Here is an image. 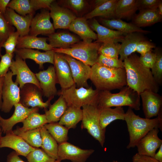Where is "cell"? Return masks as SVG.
Segmentation results:
<instances>
[{"mask_svg":"<svg viewBox=\"0 0 162 162\" xmlns=\"http://www.w3.org/2000/svg\"><path fill=\"white\" fill-rule=\"evenodd\" d=\"M91 67L90 79L98 91H110L127 85L124 68H109L98 63Z\"/></svg>","mask_w":162,"mask_h":162,"instance_id":"cell-2","label":"cell"},{"mask_svg":"<svg viewBox=\"0 0 162 162\" xmlns=\"http://www.w3.org/2000/svg\"><path fill=\"white\" fill-rule=\"evenodd\" d=\"M3 44L0 41V57L2 56L1 55V50L2 47V45Z\"/></svg>","mask_w":162,"mask_h":162,"instance_id":"cell-60","label":"cell"},{"mask_svg":"<svg viewBox=\"0 0 162 162\" xmlns=\"http://www.w3.org/2000/svg\"><path fill=\"white\" fill-rule=\"evenodd\" d=\"M22 123V126L16 129L20 131H25L39 128L48 123L45 114H41L38 112L31 113Z\"/></svg>","mask_w":162,"mask_h":162,"instance_id":"cell-36","label":"cell"},{"mask_svg":"<svg viewBox=\"0 0 162 162\" xmlns=\"http://www.w3.org/2000/svg\"><path fill=\"white\" fill-rule=\"evenodd\" d=\"M112 162H118V161H117V160H114Z\"/></svg>","mask_w":162,"mask_h":162,"instance_id":"cell-61","label":"cell"},{"mask_svg":"<svg viewBox=\"0 0 162 162\" xmlns=\"http://www.w3.org/2000/svg\"><path fill=\"white\" fill-rule=\"evenodd\" d=\"M26 157L28 162H54L56 160L39 148H35Z\"/></svg>","mask_w":162,"mask_h":162,"instance_id":"cell-41","label":"cell"},{"mask_svg":"<svg viewBox=\"0 0 162 162\" xmlns=\"http://www.w3.org/2000/svg\"><path fill=\"white\" fill-rule=\"evenodd\" d=\"M97 63L106 67L112 68H124L123 61L118 58H114L99 54Z\"/></svg>","mask_w":162,"mask_h":162,"instance_id":"cell-44","label":"cell"},{"mask_svg":"<svg viewBox=\"0 0 162 162\" xmlns=\"http://www.w3.org/2000/svg\"><path fill=\"white\" fill-rule=\"evenodd\" d=\"M52 104L49 110H45V114L48 123L57 122L64 114L68 107L67 104L62 95Z\"/></svg>","mask_w":162,"mask_h":162,"instance_id":"cell-34","label":"cell"},{"mask_svg":"<svg viewBox=\"0 0 162 162\" xmlns=\"http://www.w3.org/2000/svg\"><path fill=\"white\" fill-rule=\"evenodd\" d=\"M4 77H0V110H1L2 104V94Z\"/></svg>","mask_w":162,"mask_h":162,"instance_id":"cell-56","label":"cell"},{"mask_svg":"<svg viewBox=\"0 0 162 162\" xmlns=\"http://www.w3.org/2000/svg\"><path fill=\"white\" fill-rule=\"evenodd\" d=\"M139 0H118L115 10L116 19H130L138 10Z\"/></svg>","mask_w":162,"mask_h":162,"instance_id":"cell-30","label":"cell"},{"mask_svg":"<svg viewBox=\"0 0 162 162\" xmlns=\"http://www.w3.org/2000/svg\"><path fill=\"white\" fill-rule=\"evenodd\" d=\"M156 55L154 52L150 51L141 55L139 60L141 64L145 67L150 69L153 66L156 60Z\"/></svg>","mask_w":162,"mask_h":162,"instance_id":"cell-47","label":"cell"},{"mask_svg":"<svg viewBox=\"0 0 162 162\" xmlns=\"http://www.w3.org/2000/svg\"><path fill=\"white\" fill-rule=\"evenodd\" d=\"M5 134L2 137L0 148L6 147L11 148L19 155L26 157L35 148L29 145L21 137L15 134L13 131Z\"/></svg>","mask_w":162,"mask_h":162,"instance_id":"cell-19","label":"cell"},{"mask_svg":"<svg viewBox=\"0 0 162 162\" xmlns=\"http://www.w3.org/2000/svg\"><path fill=\"white\" fill-rule=\"evenodd\" d=\"M146 40L143 34L137 32L127 34L121 42L119 59L124 60L136 52V47L140 41Z\"/></svg>","mask_w":162,"mask_h":162,"instance_id":"cell-24","label":"cell"},{"mask_svg":"<svg viewBox=\"0 0 162 162\" xmlns=\"http://www.w3.org/2000/svg\"><path fill=\"white\" fill-rule=\"evenodd\" d=\"M64 56L69 65L76 87L88 88L87 81L90 79L91 67L67 55Z\"/></svg>","mask_w":162,"mask_h":162,"instance_id":"cell-13","label":"cell"},{"mask_svg":"<svg viewBox=\"0 0 162 162\" xmlns=\"http://www.w3.org/2000/svg\"><path fill=\"white\" fill-rule=\"evenodd\" d=\"M35 75L44 97L48 99L54 98L58 94L56 86L57 80L54 66L50 65L46 70L40 71Z\"/></svg>","mask_w":162,"mask_h":162,"instance_id":"cell-14","label":"cell"},{"mask_svg":"<svg viewBox=\"0 0 162 162\" xmlns=\"http://www.w3.org/2000/svg\"><path fill=\"white\" fill-rule=\"evenodd\" d=\"M162 16L157 9L142 10L134 17L132 23L140 28L149 26L160 22Z\"/></svg>","mask_w":162,"mask_h":162,"instance_id":"cell-29","label":"cell"},{"mask_svg":"<svg viewBox=\"0 0 162 162\" xmlns=\"http://www.w3.org/2000/svg\"><path fill=\"white\" fill-rule=\"evenodd\" d=\"M44 126L58 144L67 142L69 129L64 126L57 122L48 123Z\"/></svg>","mask_w":162,"mask_h":162,"instance_id":"cell-37","label":"cell"},{"mask_svg":"<svg viewBox=\"0 0 162 162\" xmlns=\"http://www.w3.org/2000/svg\"><path fill=\"white\" fill-rule=\"evenodd\" d=\"M7 8H10L18 14L25 16L30 14H34L30 0H12L9 3Z\"/></svg>","mask_w":162,"mask_h":162,"instance_id":"cell-39","label":"cell"},{"mask_svg":"<svg viewBox=\"0 0 162 162\" xmlns=\"http://www.w3.org/2000/svg\"><path fill=\"white\" fill-rule=\"evenodd\" d=\"M50 18V12L44 9L38 13L32 20L29 35L35 36L40 34L48 36L55 32Z\"/></svg>","mask_w":162,"mask_h":162,"instance_id":"cell-16","label":"cell"},{"mask_svg":"<svg viewBox=\"0 0 162 162\" xmlns=\"http://www.w3.org/2000/svg\"><path fill=\"white\" fill-rule=\"evenodd\" d=\"M15 52L24 60L28 59L33 60L39 65L40 69L43 68L46 63L54 64L55 52L53 49L42 52L32 49L16 48Z\"/></svg>","mask_w":162,"mask_h":162,"instance_id":"cell-22","label":"cell"},{"mask_svg":"<svg viewBox=\"0 0 162 162\" xmlns=\"http://www.w3.org/2000/svg\"><path fill=\"white\" fill-rule=\"evenodd\" d=\"M15 110L12 116L9 118L5 119L0 114V124L3 132L4 134L13 131L14 126L16 124L22 122L32 113L38 112V107L27 108L23 106L20 102L14 105Z\"/></svg>","mask_w":162,"mask_h":162,"instance_id":"cell-15","label":"cell"},{"mask_svg":"<svg viewBox=\"0 0 162 162\" xmlns=\"http://www.w3.org/2000/svg\"><path fill=\"white\" fill-rule=\"evenodd\" d=\"M94 151L93 149H82L66 142L58 144L56 160L61 161L67 160L72 162H86Z\"/></svg>","mask_w":162,"mask_h":162,"instance_id":"cell-11","label":"cell"},{"mask_svg":"<svg viewBox=\"0 0 162 162\" xmlns=\"http://www.w3.org/2000/svg\"><path fill=\"white\" fill-rule=\"evenodd\" d=\"M83 118L81 125L82 129H86L88 133L98 141L102 147L105 141L106 130L100 128L99 116L100 110L97 106L86 105L82 107Z\"/></svg>","mask_w":162,"mask_h":162,"instance_id":"cell-7","label":"cell"},{"mask_svg":"<svg viewBox=\"0 0 162 162\" xmlns=\"http://www.w3.org/2000/svg\"><path fill=\"white\" fill-rule=\"evenodd\" d=\"M34 14H30L25 16H22L13 10L7 8L4 16L8 22L16 28L20 36H22L29 34Z\"/></svg>","mask_w":162,"mask_h":162,"instance_id":"cell-21","label":"cell"},{"mask_svg":"<svg viewBox=\"0 0 162 162\" xmlns=\"http://www.w3.org/2000/svg\"><path fill=\"white\" fill-rule=\"evenodd\" d=\"M9 70L13 76L16 75L15 82L18 85L20 89L26 84L32 83L41 89L35 74L31 70L25 60L17 55L16 54L15 60H13Z\"/></svg>","mask_w":162,"mask_h":162,"instance_id":"cell-10","label":"cell"},{"mask_svg":"<svg viewBox=\"0 0 162 162\" xmlns=\"http://www.w3.org/2000/svg\"><path fill=\"white\" fill-rule=\"evenodd\" d=\"M118 0H107L101 5L94 8L91 11L87 14L85 18L90 19L96 16L103 19H116L115 10Z\"/></svg>","mask_w":162,"mask_h":162,"instance_id":"cell-32","label":"cell"},{"mask_svg":"<svg viewBox=\"0 0 162 162\" xmlns=\"http://www.w3.org/2000/svg\"><path fill=\"white\" fill-rule=\"evenodd\" d=\"M83 118L82 109L74 106H68L61 117L58 123L68 129H74Z\"/></svg>","mask_w":162,"mask_h":162,"instance_id":"cell-33","label":"cell"},{"mask_svg":"<svg viewBox=\"0 0 162 162\" xmlns=\"http://www.w3.org/2000/svg\"><path fill=\"white\" fill-rule=\"evenodd\" d=\"M90 27L92 30L95 31L97 33V39L96 42L103 43H121L127 34L102 26L95 19L92 21Z\"/></svg>","mask_w":162,"mask_h":162,"instance_id":"cell-23","label":"cell"},{"mask_svg":"<svg viewBox=\"0 0 162 162\" xmlns=\"http://www.w3.org/2000/svg\"><path fill=\"white\" fill-rule=\"evenodd\" d=\"M102 24L104 26L109 29H115L116 30L126 34L137 32L143 34L150 32L139 27L132 23H129L118 19H102Z\"/></svg>","mask_w":162,"mask_h":162,"instance_id":"cell-28","label":"cell"},{"mask_svg":"<svg viewBox=\"0 0 162 162\" xmlns=\"http://www.w3.org/2000/svg\"><path fill=\"white\" fill-rule=\"evenodd\" d=\"M132 162H159L154 158L141 155L137 153L133 156Z\"/></svg>","mask_w":162,"mask_h":162,"instance_id":"cell-51","label":"cell"},{"mask_svg":"<svg viewBox=\"0 0 162 162\" xmlns=\"http://www.w3.org/2000/svg\"><path fill=\"white\" fill-rule=\"evenodd\" d=\"M107 0H96L94 2V8L103 4Z\"/></svg>","mask_w":162,"mask_h":162,"instance_id":"cell-57","label":"cell"},{"mask_svg":"<svg viewBox=\"0 0 162 162\" xmlns=\"http://www.w3.org/2000/svg\"><path fill=\"white\" fill-rule=\"evenodd\" d=\"M158 127L150 130L139 142L136 147L138 153L141 155L154 157L156 151L162 144V140L158 136Z\"/></svg>","mask_w":162,"mask_h":162,"instance_id":"cell-18","label":"cell"},{"mask_svg":"<svg viewBox=\"0 0 162 162\" xmlns=\"http://www.w3.org/2000/svg\"><path fill=\"white\" fill-rule=\"evenodd\" d=\"M124 120L129 134L128 149L136 147L140 140L153 128L157 127L159 129L160 128V122L157 117L152 119L141 118L136 115L130 107L125 113Z\"/></svg>","mask_w":162,"mask_h":162,"instance_id":"cell-4","label":"cell"},{"mask_svg":"<svg viewBox=\"0 0 162 162\" xmlns=\"http://www.w3.org/2000/svg\"><path fill=\"white\" fill-rule=\"evenodd\" d=\"M119 92L112 93L109 91H99L97 106L100 110L112 107L128 106L136 110L140 109V96L137 92L127 86Z\"/></svg>","mask_w":162,"mask_h":162,"instance_id":"cell-3","label":"cell"},{"mask_svg":"<svg viewBox=\"0 0 162 162\" xmlns=\"http://www.w3.org/2000/svg\"><path fill=\"white\" fill-rule=\"evenodd\" d=\"M100 45L98 42H79L66 49H53L55 52L64 54L92 67L97 63Z\"/></svg>","mask_w":162,"mask_h":162,"instance_id":"cell-6","label":"cell"},{"mask_svg":"<svg viewBox=\"0 0 162 162\" xmlns=\"http://www.w3.org/2000/svg\"><path fill=\"white\" fill-rule=\"evenodd\" d=\"M154 52L156 58L151 71L156 82L159 86H161L162 84V52L158 49H156Z\"/></svg>","mask_w":162,"mask_h":162,"instance_id":"cell-42","label":"cell"},{"mask_svg":"<svg viewBox=\"0 0 162 162\" xmlns=\"http://www.w3.org/2000/svg\"><path fill=\"white\" fill-rule=\"evenodd\" d=\"M125 112L122 107L114 108L107 107L100 110V124L102 130H106V127L113 121L116 120H124Z\"/></svg>","mask_w":162,"mask_h":162,"instance_id":"cell-31","label":"cell"},{"mask_svg":"<svg viewBox=\"0 0 162 162\" xmlns=\"http://www.w3.org/2000/svg\"><path fill=\"white\" fill-rule=\"evenodd\" d=\"M39 128L42 141L41 148L49 156L56 160L58 144L44 126Z\"/></svg>","mask_w":162,"mask_h":162,"instance_id":"cell-35","label":"cell"},{"mask_svg":"<svg viewBox=\"0 0 162 162\" xmlns=\"http://www.w3.org/2000/svg\"><path fill=\"white\" fill-rule=\"evenodd\" d=\"M127 85L140 94L146 90L158 93L159 86L155 80L150 69L141 63L139 57L133 53L123 61Z\"/></svg>","mask_w":162,"mask_h":162,"instance_id":"cell-1","label":"cell"},{"mask_svg":"<svg viewBox=\"0 0 162 162\" xmlns=\"http://www.w3.org/2000/svg\"><path fill=\"white\" fill-rule=\"evenodd\" d=\"M3 130L0 124V144L1 141V140L2 137V133H3Z\"/></svg>","mask_w":162,"mask_h":162,"instance_id":"cell-59","label":"cell"},{"mask_svg":"<svg viewBox=\"0 0 162 162\" xmlns=\"http://www.w3.org/2000/svg\"><path fill=\"white\" fill-rule=\"evenodd\" d=\"M153 158L159 162H162V144L160 146L158 151L155 154Z\"/></svg>","mask_w":162,"mask_h":162,"instance_id":"cell-55","label":"cell"},{"mask_svg":"<svg viewBox=\"0 0 162 162\" xmlns=\"http://www.w3.org/2000/svg\"><path fill=\"white\" fill-rule=\"evenodd\" d=\"M53 65L57 83L62 89L68 88L75 84L69 65L63 54L55 52Z\"/></svg>","mask_w":162,"mask_h":162,"instance_id":"cell-12","label":"cell"},{"mask_svg":"<svg viewBox=\"0 0 162 162\" xmlns=\"http://www.w3.org/2000/svg\"><path fill=\"white\" fill-rule=\"evenodd\" d=\"M49 9L55 29H68L71 23L76 18L69 10L61 7L55 1L52 3Z\"/></svg>","mask_w":162,"mask_h":162,"instance_id":"cell-20","label":"cell"},{"mask_svg":"<svg viewBox=\"0 0 162 162\" xmlns=\"http://www.w3.org/2000/svg\"><path fill=\"white\" fill-rule=\"evenodd\" d=\"M14 151L10 152L8 155L6 162H26L24 161Z\"/></svg>","mask_w":162,"mask_h":162,"instance_id":"cell-53","label":"cell"},{"mask_svg":"<svg viewBox=\"0 0 162 162\" xmlns=\"http://www.w3.org/2000/svg\"><path fill=\"white\" fill-rule=\"evenodd\" d=\"M13 131L30 146L34 148H41L42 141L39 128L23 131L15 129Z\"/></svg>","mask_w":162,"mask_h":162,"instance_id":"cell-38","label":"cell"},{"mask_svg":"<svg viewBox=\"0 0 162 162\" xmlns=\"http://www.w3.org/2000/svg\"><path fill=\"white\" fill-rule=\"evenodd\" d=\"M155 47L153 43L146 40L140 41L138 44L136 48V51L142 55L152 50Z\"/></svg>","mask_w":162,"mask_h":162,"instance_id":"cell-48","label":"cell"},{"mask_svg":"<svg viewBox=\"0 0 162 162\" xmlns=\"http://www.w3.org/2000/svg\"><path fill=\"white\" fill-rule=\"evenodd\" d=\"M160 0H139L138 10L157 9Z\"/></svg>","mask_w":162,"mask_h":162,"instance_id":"cell-50","label":"cell"},{"mask_svg":"<svg viewBox=\"0 0 162 162\" xmlns=\"http://www.w3.org/2000/svg\"><path fill=\"white\" fill-rule=\"evenodd\" d=\"M145 118L150 119L158 116L162 109V97L158 93L146 90L140 94Z\"/></svg>","mask_w":162,"mask_h":162,"instance_id":"cell-17","label":"cell"},{"mask_svg":"<svg viewBox=\"0 0 162 162\" xmlns=\"http://www.w3.org/2000/svg\"><path fill=\"white\" fill-rule=\"evenodd\" d=\"M121 46V44L119 43H103L99 49V53L106 57L118 58Z\"/></svg>","mask_w":162,"mask_h":162,"instance_id":"cell-40","label":"cell"},{"mask_svg":"<svg viewBox=\"0 0 162 162\" xmlns=\"http://www.w3.org/2000/svg\"><path fill=\"white\" fill-rule=\"evenodd\" d=\"M14 32V27L8 22L0 12V41L3 44Z\"/></svg>","mask_w":162,"mask_h":162,"instance_id":"cell-43","label":"cell"},{"mask_svg":"<svg viewBox=\"0 0 162 162\" xmlns=\"http://www.w3.org/2000/svg\"><path fill=\"white\" fill-rule=\"evenodd\" d=\"M13 76L9 70L4 77L1 110L6 113L9 112L13 106L20 100V89L18 85L13 81Z\"/></svg>","mask_w":162,"mask_h":162,"instance_id":"cell-8","label":"cell"},{"mask_svg":"<svg viewBox=\"0 0 162 162\" xmlns=\"http://www.w3.org/2000/svg\"><path fill=\"white\" fill-rule=\"evenodd\" d=\"M54 162H62L61 161H58L57 160H56Z\"/></svg>","mask_w":162,"mask_h":162,"instance_id":"cell-62","label":"cell"},{"mask_svg":"<svg viewBox=\"0 0 162 162\" xmlns=\"http://www.w3.org/2000/svg\"><path fill=\"white\" fill-rule=\"evenodd\" d=\"M99 91L94 89L91 86L88 88H77L74 84L70 88L61 89L58 95H62L66 102L68 107L74 106L81 108L86 105H97Z\"/></svg>","mask_w":162,"mask_h":162,"instance_id":"cell-5","label":"cell"},{"mask_svg":"<svg viewBox=\"0 0 162 162\" xmlns=\"http://www.w3.org/2000/svg\"><path fill=\"white\" fill-rule=\"evenodd\" d=\"M14 54L6 53L1 56L0 61V77H4L9 70L11 64Z\"/></svg>","mask_w":162,"mask_h":162,"instance_id":"cell-46","label":"cell"},{"mask_svg":"<svg viewBox=\"0 0 162 162\" xmlns=\"http://www.w3.org/2000/svg\"><path fill=\"white\" fill-rule=\"evenodd\" d=\"M67 2L70 8L76 11H80L85 5V2L83 0H68Z\"/></svg>","mask_w":162,"mask_h":162,"instance_id":"cell-52","label":"cell"},{"mask_svg":"<svg viewBox=\"0 0 162 162\" xmlns=\"http://www.w3.org/2000/svg\"><path fill=\"white\" fill-rule=\"evenodd\" d=\"M10 0H0V12L4 15Z\"/></svg>","mask_w":162,"mask_h":162,"instance_id":"cell-54","label":"cell"},{"mask_svg":"<svg viewBox=\"0 0 162 162\" xmlns=\"http://www.w3.org/2000/svg\"><path fill=\"white\" fill-rule=\"evenodd\" d=\"M48 36L49 44L53 49L69 48L80 40L76 36L66 32H54Z\"/></svg>","mask_w":162,"mask_h":162,"instance_id":"cell-27","label":"cell"},{"mask_svg":"<svg viewBox=\"0 0 162 162\" xmlns=\"http://www.w3.org/2000/svg\"><path fill=\"white\" fill-rule=\"evenodd\" d=\"M43 95L41 89L33 84L27 83L20 89V102L26 107H38L46 109L50 105V101L53 98H48L44 102Z\"/></svg>","mask_w":162,"mask_h":162,"instance_id":"cell-9","label":"cell"},{"mask_svg":"<svg viewBox=\"0 0 162 162\" xmlns=\"http://www.w3.org/2000/svg\"><path fill=\"white\" fill-rule=\"evenodd\" d=\"M47 38L28 35L20 36L16 48L41 50L45 51L53 49L46 42Z\"/></svg>","mask_w":162,"mask_h":162,"instance_id":"cell-26","label":"cell"},{"mask_svg":"<svg viewBox=\"0 0 162 162\" xmlns=\"http://www.w3.org/2000/svg\"><path fill=\"white\" fill-rule=\"evenodd\" d=\"M68 29L78 34L83 41L91 42L97 40V34L89 26L85 17L76 18L71 23Z\"/></svg>","mask_w":162,"mask_h":162,"instance_id":"cell-25","label":"cell"},{"mask_svg":"<svg viewBox=\"0 0 162 162\" xmlns=\"http://www.w3.org/2000/svg\"><path fill=\"white\" fill-rule=\"evenodd\" d=\"M159 14L162 16V1H161L159 3L157 8Z\"/></svg>","mask_w":162,"mask_h":162,"instance_id":"cell-58","label":"cell"},{"mask_svg":"<svg viewBox=\"0 0 162 162\" xmlns=\"http://www.w3.org/2000/svg\"><path fill=\"white\" fill-rule=\"evenodd\" d=\"M100 162H103V161H100Z\"/></svg>","mask_w":162,"mask_h":162,"instance_id":"cell-63","label":"cell"},{"mask_svg":"<svg viewBox=\"0 0 162 162\" xmlns=\"http://www.w3.org/2000/svg\"><path fill=\"white\" fill-rule=\"evenodd\" d=\"M20 35L16 31L11 34L3 44L2 47L5 50L6 53L10 54H14L15 51L16 45Z\"/></svg>","mask_w":162,"mask_h":162,"instance_id":"cell-45","label":"cell"},{"mask_svg":"<svg viewBox=\"0 0 162 162\" xmlns=\"http://www.w3.org/2000/svg\"><path fill=\"white\" fill-rule=\"evenodd\" d=\"M34 11L41 9H49L54 0H30Z\"/></svg>","mask_w":162,"mask_h":162,"instance_id":"cell-49","label":"cell"}]
</instances>
